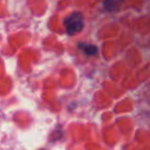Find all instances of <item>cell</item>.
Masks as SVG:
<instances>
[{
    "instance_id": "3957f363",
    "label": "cell",
    "mask_w": 150,
    "mask_h": 150,
    "mask_svg": "<svg viewBox=\"0 0 150 150\" xmlns=\"http://www.w3.org/2000/svg\"><path fill=\"white\" fill-rule=\"evenodd\" d=\"M105 8L108 10H112L115 8V5H117V0H105Z\"/></svg>"
},
{
    "instance_id": "7a4b0ae2",
    "label": "cell",
    "mask_w": 150,
    "mask_h": 150,
    "mask_svg": "<svg viewBox=\"0 0 150 150\" xmlns=\"http://www.w3.org/2000/svg\"><path fill=\"white\" fill-rule=\"evenodd\" d=\"M78 48L81 51H83L86 55H96L98 53V47L96 45H93V44L80 42V43H78Z\"/></svg>"
},
{
    "instance_id": "6da1fadb",
    "label": "cell",
    "mask_w": 150,
    "mask_h": 150,
    "mask_svg": "<svg viewBox=\"0 0 150 150\" xmlns=\"http://www.w3.org/2000/svg\"><path fill=\"white\" fill-rule=\"evenodd\" d=\"M64 27L68 35H75L82 31L84 27L83 14L79 11H74L67 16L64 20Z\"/></svg>"
}]
</instances>
